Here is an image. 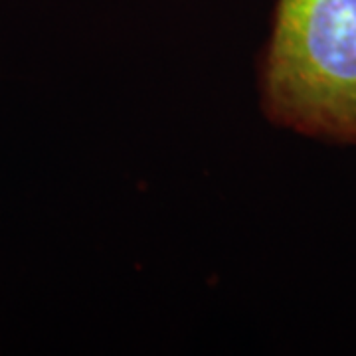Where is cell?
<instances>
[{
	"label": "cell",
	"instance_id": "1",
	"mask_svg": "<svg viewBox=\"0 0 356 356\" xmlns=\"http://www.w3.org/2000/svg\"><path fill=\"white\" fill-rule=\"evenodd\" d=\"M255 89L271 127L356 147V0H275Z\"/></svg>",
	"mask_w": 356,
	"mask_h": 356
}]
</instances>
